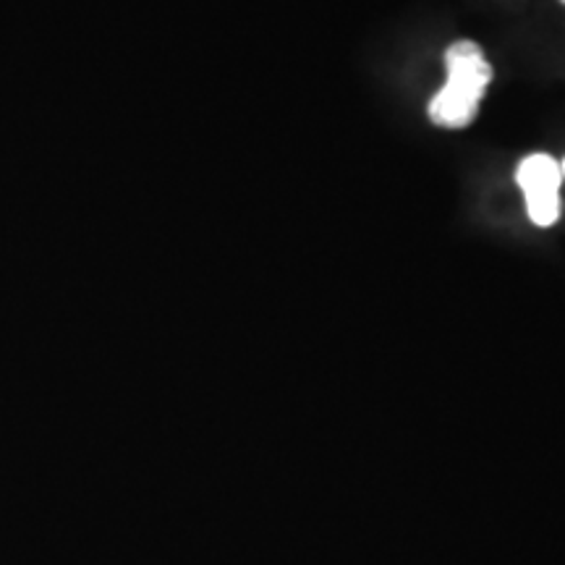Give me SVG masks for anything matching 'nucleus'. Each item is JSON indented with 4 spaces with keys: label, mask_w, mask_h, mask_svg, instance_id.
Here are the masks:
<instances>
[{
    "label": "nucleus",
    "mask_w": 565,
    "mask_h": 565,
    "mask_svg": "<svg viewBox=\"0 0 565 565\" xmlns=\"http://www.w3.org/2000/svg\"><path fill=\"white\" fill-rule=\"evenodd\" d=\"M563 3H565V0H563Z\"/></svg>",
    "instance_id": "nucleus-4"
},
{
    "label": "nucleus",
    "mask_w": 565,
    "mask_h": 565,
    "mask_svg": "<svg viewBox=\"0 0 565 565\" xmlns=\"http://www.w3.org/2000/svg\"><path fill=\"white\" fill-rule=\"evenodd\" d=\"M563 183L561 160L547 152L526 154L515 168V186L521 189L526 215L536 228H553L561 221Z\"/></svg>",
    "instance_id": "nucleus-2"
},
{
    "label": "nucleus",
    "mask_w": 565,
    "mask_h": 565,
    "mask_svg": "<svg viewBox=\"0 0 565 565\" xmlns=\"http://www.w3.org/2000/svg\"><path fill=\"white\" fill-rule=\"evenodd\" d=\"M492 76V63L475 40L454 42L445 51V84L429 100V121L448 131L475 124Z\"/></svg>",
    "instance_id": "nucleus-1"
},
{
    "label": "nucleus",
    "mask_w": 565,
    "mask_h": 565,
    "mask_svg": "<svg viewBox=\"0 0 565 565\" xmlns=\"http://www.w3.org/2000/svg\"><path fill=\"white\" fill-rule=\"evenodd\" d=\"M561 171H563V181H565V158L561 160Z\"/></svg>",
    "instance_id": "nucleus-3"
}]
</instances>
